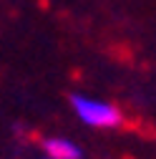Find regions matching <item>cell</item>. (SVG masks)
I'll use <instances>...</instances> for the list:
<instances>
[{"instance_id": "1", "label": "cell", "mask_w": 156, "mask_h": 159, "mask_svg": "<svg viewBox=\"0 0 156 159\" xmlns=\"http://www.w3.org/2000/svg\"><path fill=\"white\" fill-rule=\"evenodd\" d=\"M71 106H73V114L81 119L86 126H93V129H116V126L124 124V114L113 104L101 101V98L73 93L71 96Z\"/></svg>"}, {"instance_id": "2", "label": "cell", "mask_w": 156, "mask_h": 159, "mask_svg": "<svg viewBox=\"0 0 156 159\" xmlns=\"http://www.w3.org/2000/svg\"><path fill=\"white\" fill-rule=\"evenodd\" d=\"M46 157H53V159H83V152L78 144H73L71 139H63V136H46L41 142Z\"/></svg>"}, {"instance_id": "3", "label": "cell", "mask_w": 156, "mask_h": 159, "mask_svg": "<svg viewBox=\"0 0 156 159\" xmlns=\"http://www.w3.org/2000/svg\"><path fill=\"white\" fill-rule=\"evenodd\" d=\"M43 159H53V157H43Z\"/></svg>"}]
</instances>
